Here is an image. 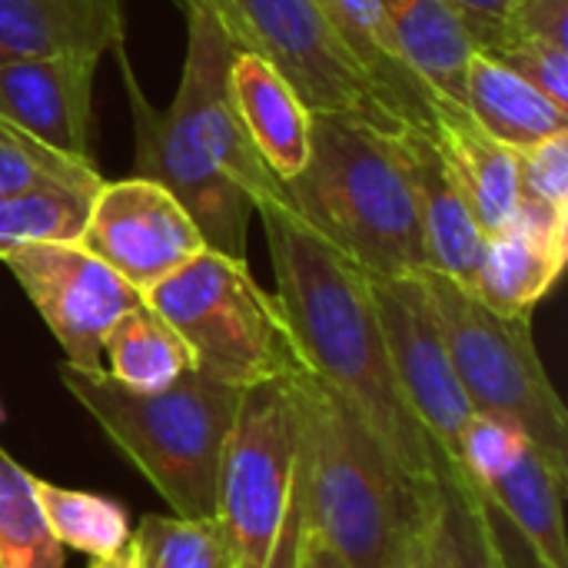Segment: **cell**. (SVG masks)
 <instances>
[{"label": "cell", "mask_w": 568, "mask_h": 568, "mask_svg": "<svg viewBox=\"0 0 568 568\" xmlns=\"http://www.w3.org/2000/svg\"><path fill=\"white\" fill-rule=\"evenodd\" d=\"M329 33L356 63L373 97L396 126L429 133L436 90L403 57L379 0H316Z\"/></svg>", "instance_id": "2e32d148"}, {"label": "cell", "mask_w": 568, "mask_h": 568, "mask_svg": "<svg viewBox=\"0 0 568 568\" xmlns=\"http://www.w3.org/2000/svg\"><path fill=\"white\" fill-rule=\"evenodd\" d=\"M453 3L466 20L476 50H493L503 37V23L513 0H453Z\"/></svg>", "instance_id": "e575fe53"}, {"label": "cell", "mask_w": 568, "mask_h": 568, "mask_svg": "<svg viewBox=\"0 0 568 568\" xmlns=\"http://www.w3.org/2000/svg\"><path fill=\"white\" fill-rule=\"evenodd\" d=\"M283 186L290 210L366 276L426 270L406 126L313 113L306 166Z\"/></svg>", "instance_id": "7a4b0ae2"}, {"label": "cell", "mask_w": 568, "mask_h": 568, "mask_svg": "<svg viewBox=\"0 0 568 568\" xmlns=\"http://www.w3.org/2000/svg\"><path fill=\"white\" fill-rule=\"evenodd\" d=\"M87 568H143V559H140V546H136V539L130 536V542H126L120 552H113V556H103V559H90V566Z\"/></svg>", "instance_id": "74e56055"}, {"label": "cell", "mask_w": 568, "mask_h": 568, "mask_svg": "<svg viewBox=\"0 0 568 568\" xmlns=\"http://www.w3.org/2000/svg\"><path fill=\"white\" fill-rule=\"evenodd\" d=\"M463 106L489 136L513 150H529L568 133V110L479 50L466 67Z\"/></svg>", "instance_id": "7402d4cb"}, {"label": "cell", "mask_w": 568, "mask_h": 568, "mask_svg": "<svg viewBox=\"0 0 568 568\" xmlns=\"http://www.w3.org/2000/svg\"><path fill=\"white\" fill-rule=\"evenodd\" d=\"M453 369L473 413L513 423L568 469V413L532 339V316H506L469 286L423 270Z\"/></svg>", "instance_id": "52a82bcc"}, {"label": "cell", "mask_w": 568, "mask_h": 568, "mask_svg": "<svg viewBox=\"0 0 568 568\" xmlns=\"http://www.w3.org/2000/svg\"><path fill=\"white\" fill-rule=\"evenodd\" d=\"M433 566L436 568H516L499 516L486 496L453 466L439 459L433 506Z\"/></svg>", "instance_id": "cb8c5ba5"}, {"label": "cell", "mask_w": 568, "mask_h": 568, "mask_svg": "<svg viewBox=\"0 0 568 568\" xmlns=\"http://www.w3.org/2000/svg\"><path fill=\"white\" fill-rule=\"evenodd\" d=\"M296 389L306 532L349 568H389L429 523L436 483L413 479L366 419L316 376L303 373Z\"/></svg>", "instance_id": "3957f363"}, {"label": "cell", "mask_w": 568, "mask_h": 568, "mask_svg": "<svg viewBox=\"0 0 568 568\" xmlns=\"http://www.w3.org/2000/svg\"><path fill=\"white\" fill-rule=\"evenodd\" d=\"M236 50L266 57L313 113H363L396 126L329 33L316 0H196Z\"/></svg>", "instance_id": "ba28073f"}, {"label": "cell", "mask_w": 568, "mask_h": 568, "mask_svg": "<svg viewBox=\"0 0 568 568\" xmlns=\"http://www.w3.org/2000/svg\"><path fill=\"white\" fill-rule=\"evenodd\" d=\"M486 57L499 60L526 83L542 90L552 103L568 110V47H552L542 40H506L486 50Z\"/></svg>", "instance_id": "1f68e13d"}, {"label": "cell", "mask_w": 568, "mask_h": 568, "mask_svg": "<svg viewBox=\"0 0 568 568\" xmlns=\"http://www.w3.org/2000/svg\"><path fill=\"white\" fill-rule=\"evenodd\" d=\"M30 489H33V499L47 529L63 549L83 552L90 559H103V556L120 552L133 536L130 516L116 499L83 493V489H67V486L37 479L33 473H30Z\"/></svg>", "instance_id": "484cf974"}, {"label": "cell", "mask_w": 568, "mask_h": 568, "mask_svg": "<svg viewBox=\"0 0 568 568\" xmlns=\"http://www.w3.org/2000/svg\"><path fill=\"white\" fill-rule=\"evenodd\" d=\"M429 136L439 146L483 233L493 236L506 230L516 220L523 200L516 150L489 136L463 103H453L439 93L433 103Z\"/></svg>", "instance_id": "e0dca14e"}, {"label": "cell", "mask_w": 568, "mask_h": 568, "mask_svg": "<svg viewBox=\"0 0 568 568\" xmlns=\"http://www.w3.org/2000/svg\"><path fill=\"white\" fill-rule=\"evenodd\" d=\"M296 568H349L326 542H320L316 536H303V549H300V559Z\"/></svg>", "instance_id": "8d00e7d4"}, {"label": "cell", "mask_w": 568, "mask_h": 568, "mask_svg": "<svg viewBox=\"0 0 568 568\" xmlns=\"http://www.w3.org/2000/svg\"><path fill=\"white\" fill-rule=\"evenodd\" d=\"M506 40H542L552 47H568V0H513L499 43Z\"/></svg>", "instance_id": "836d02e7"}, {"label": "cell", "mask_w": 568, "mask_h": 568, "mask_svg": "<svg viewBox=\"0 0 568 568\" xmlns=\"http://www.w3.org/2000/svg\"><path fill=\"white\" fill-rule=\"evenodd\" d=\"M123 40V0H0V63L73 50L103 57Z\"/></svg>", "instance_id": "ffe728a7"}, {"label": "cell", "mask_w": 568, "mask_h": 568, "mask_svg": "<svg viewBox=\"0 0 568 568\" xmlns=\"http://www.w3.org/2000/svg\"><path fill=\"white\" fill-rule=\"evenodd\" d=\"M300 376L260 383L240 396L216 506L233 568H296L300 559L306 536Z\"/></svg>", "instance_id": "5b68a950"}, {"label": "cell", "mask_w": 568, "mask_h": 568, "mask_svg": "<svg viewBox=\"0 0 568 568\" xmlns=\"http://www.w3.org/2000/svg\"><path fill=\"white\" fill-rule=\"evenodd\" d=\"M103 183V180H100ZM100 183H43L0 200V256L30 243H80Z\"/></svg>", "instance_id": "4316f807"}, {"label": "cell", "mask_w": 568, "mask_h": 568, "mask_svg": "<svg viewBox=\"0 0 568 568\" xmlns=\"http://www.w3.org/2000/svg\"><path fill=\"white\" fill-rule=\"evenodd\" d=\"M140 296L206 250L200 226L160 183L143 176L103 180L80 236Z\"/></svg>", "instance_id": "4fadbf2b"}, {"label": "cell", "mask_w": 568, "mask_h": 568, "mask_svg": "<svg viewBox=\"0 0 568 568\" xmlns=\"http://www.w3.org/2000/svg\"><path fill=\"white\" fill-rule=\"evenodd\" d=\"M183 346L193 369L250 389L306 373L280 300L260 286L246 260L200 250L176 273L143 293Z\"/></svg>", "instance_id": "8992f818"}, {"label": "cell", "mask_w": 568, "mask_h": 568, "mask_svg": "<svg viewBox=\"0 0 568 568\" xmlns=\"http://www.w3.org/2000/svg\"><path fill=\"white\" fill-rule=\"evenodd\" d=\"M0 568H67L63 546L47 529L30 473L0 446Z\"/></svg>", "instance_id": "83f0119b"}, {"label": "cell", "mask_w": 568, "mask_h": 568, "mask_svg": "<svg viewBox=\"0 0 568 568\" xmlns=\"http://www.w3.org/2000/svg\"><path fill=\"white\" fill-rule=\"evenodd\" d=\"M93 160L60 153L27 130L0 120V200L43 183H100Z\"/></svg>", "instance_id": "f546056e"}, {"label": "cell", "mask_w": 568, "mask_h": 568, "mask_svg": "<svg viewBox=\"0 0 568 568\" xmlns=\"http://www.w3.org/2000/svg\"><path fill=\"white\" fill-rule=\"evenodd\" d=\"M0 423H3V406H0Z\"/></svg>", "instance_id": "f35d334b"}, {"label": "cell", "mask_w": 568, "mask_h": 568, "mask_svg": "<svg viewBox=\"0 0 568 568\" xmlns=\"http://www.w3.org/2000/svg\"><path fill=\"white\" fill-rule=\"evenodd\" d=\"M516 156L523 203H536L568 216V133L529 150H516Z\"/></svg>", "instance_id": "d6a6232c"}, {"label": "cell", "mask_w": 568, "mask_h": 568, "mask_svg": "<svg viewBox=\"0 0 568 568\" xmlns=\"http://www.w3.org/2000/svg\"><path fill=\"white\" fill-rule=\"evenodd\" d=\"M97 53H43L0 63V120L40 143L93 160Z\"/></svg>", "instance_id": "5bb4252c"}, {"label": "cell", "mask_w": 568, "mask_h": 568, "mask_svg": "<svg viewBox=\"0 0 568 568\" xmlns=\"http://www.w3.org/2000/svg\"><path fill=\"white\" fill-rule=\"evenodd\" d=\"M566 260V213L519 200L516 220L506 230L486 236L469 290L506 316H532V310L559 283Z\"/></svg>", "instance_id": "9a60e30c"}, {"label": "cell", "mask_w": 568, "mask_h": 568, "mask_svg": "<svg viewBox=\"0 0 568 568\" xmlns=\"http://www.w3.org/2000/svg\"><path fill=\"white\" fill-rule=\"evenodd\" d=\"M143 568H233L226 536L216 519L143 516L133 529Z\"/></svg>", "instance_id": "f1b7e54d"}, {"label": "cell", "mask_w": 568, "mask_h": 568, "mask_svg": "<svg viewBox=\"0 0 568 568\" xmlns=\"http://www.w3.org/2000/svg\"><path fill=\"white\" fill-rule=\"evenodd\" d=\"M566 483L568 469L542 456L536 446L523 456V463L496 479L493 486L479 489L486 503L496 509L503 523L519 536L536 568H568L566 542Z\"/></svg>", "instance_id": "44dd1931"}, {"label": "cell", "mask_w": 568, "mask_h": 568, "mask_svg": "<svg viewBox=\"0 0 568 568\" xmlns=\"http://www.w3.org/2000/svg\"><path fill=\"white\" fill-rule=\"evenodd\" d=\"M0 263L20 283L67 363L103 369L106 333L143 296L80 243H30L7 250Z\"/></svg>", "instance_id": "8fae6325"}, {"label": "cell", "mask_w": 568, "mask_h": 568, "mask_svg": "<svg viewBox=\"0 0 568 568\" xmlns=\"http://www.w3.org/2000/svg\"><path fill=\"white\" fill-rule=\"evenodd\" d=\"M113 53L120 63L123 93L133 123V176L153 180L166 193H173L176 203L200 226L206 250H216L233 260H246V236L253 216L250 196L176 140L166 110L153 106L150 97L143 93V83L136 80V70L126 57V40L116 43Z\"/></svg>", "instance_id": "7c38bea8"}, {"label": "cell", "mask_w": 568, "mask_h": 568, "mask_svg": "<svg viewBox=\"0 0 568 568\" xmlns=\"http://www.w3.org/2000/svg\"><path fill=\"white\" fill-rule=\"evenodd\" d=\"M529 436L516 429L506 419L473 413V419L459 433V449H456V469L479 489L493 486L496 479L509 476L523 456L529 453Z\"/></svg>", "instance_id": "4dcf8cb0"}, {"label": "cell", "mask_w": 568, "mask_h": 568, "mask_svg": "<svg viewBox=\"0 0 568 568\" xmlns=\"http://www.w3.org/2000/svg\"><path fill=\"white\" fill-rule=\"evenodd\" d=\"M253 213L263 223L276 276L273 296L306 373L339 393L413 479L436 483L439 453L399 393L369 276L320 240L290 206L263 203Z\"/></svg>", "instance_id": "6da1fadb"}, {"label": "cell", "mask_w": 568, "mask_h": 568, "mask_svg": "<svg viewBox=\"0 0 568 568\" xmlns=\"http://www.w3.org/2000/svg\"><path fill=\"white\" fill-rule=\"evenodd\" d=\"M180 7L186 13V57L176 97L166 110L176 140L240 186L253 210L263 203L290 206L283 180L266 166L233 106L230 60L236 47L206 7L196 0H180Z\"/></svg>", "instance_id": "9c48e42d"}, {"label": "cell", "mask_w": 568, "mask_h": 568, "mask_svg": "<svg viewBox=\"0 0 568 568\" xmlns=\"http://www.w3.org/2000/svg\"><path fill=\"white\" fill-rule=\"evenodd\" d=\"M369 293L406 406L433 439L439 459L456 463L459 433L473 419V406L453 369L423 273L369 276Z\"/></svg>", "instance_id": "30bf717a"}, {"label": "cell", "mask_w": 568, "mask_h": 568, "mask_svg": "<svg viewBox=\"0 0 568 568\" xmlns=\"http://www.w3.org/2000/svg\"><path fill=\"white\" fill-rule=\"evenodd\" d=\"M230 97L266 166L283 183L293 180L306 166L313 130V110L296 87L266 57L233 50Z\"/></svg>", "instance_id": "ac0fdd59"}, {"label": "cell", "mask_w": 568, "mask_h": 568, "mask_svg": "<svg viewBox=\"0 0 568 568\" xmlns=\"http://www.w3.org/2000/svg\"><path fill=\"white\" fill-rule=\"evenodd\" d=\"M193 369L176 329L143 300L126 310L103 343V373L130 393H156Z\"/></svg>", "instance_id": "d4e9b609"}, {"label": "cell", "mask_w": 568, "mask_h": 568, "mask_svg": "<svg viewBox=\"0 0 568 568\" xmlns=\"http://www.w3.org/2000/svg\"><path fill=\"white\" fill-rule=\"evenodd\" d=\"M63 389L110 446L160 493L170 516L216 519L220 469L243 389L186 369L156 393H130L103 369L60 366Z\"/></svg>", "instance_id": "277c9868"}, {"label": "cell", "mask_w": 568, "mask_h": 568, "mask_svg": "<svg viewBox=\"0 0 568 568\" xmlns=\"http://www.w3.org/2000/svg\"><path fill=\"white\" fill-rule=\"evenodd\" d=\"M406 146H409L416 200H419L426 270L449 276L463 286H473V276L486 246V233L476 223L433 136L419 130H406Z\"/></svg>", "instance_id": "d6986e66"}, {"label": "cell", "mask_w": 568, "mask_h": 568, "mask_svg": "<svg viewBox=\"0 0 568 568\" xmlns=\"http://www.w3.org/2000/svg\"><path fill=\"white\" fill-rule=\"evenodd\" d=\"M409 67L439 97L466 100V67L476 53L473 33L453 0H379Z\"/></svg>", "instance_id": "603a6c76"}, {"label": "cell", "mask_w": 568, "mask_h": 568, "mask_svg": "<svg viewBox=\"0 0 568 568\" xmlns=\"http://www.w3.org/2000/svg\"><path fill=\"white\" fill-rule=\"evenodd\" d=\"M436 506V503H433ZM389 568H436L433 566V516L429 523L413 536V542L403 549V556Z\"/></svg>", "instance_id": "d590c367"}]
</instances>
